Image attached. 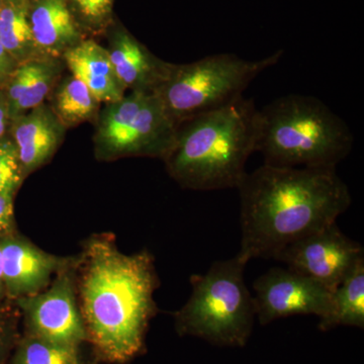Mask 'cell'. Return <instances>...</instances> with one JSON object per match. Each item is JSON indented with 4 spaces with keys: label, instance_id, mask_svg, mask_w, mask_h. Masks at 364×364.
I'll list each match as a JSON object with an SVG mask.
<instances>
[{
    "label": "cell",
    "instance_id": "6da1fadb",
    "mask_svg": "<svg viewBox=\"0 0 364 364\" xmlns=\"http://www.w3.org/2000/svg\"><path fill=\"white\" fill-rule=\"evenodd\" d=\"M237 189L241 226L237 256L246 263L275 259L294 242L336 223L352 203L336 168L263 164L246 172Z\"/></svg>",
    "mask_w": 364,
    "mask_h": 364
},
{
    "label": "cell",
    "instance_id": "7a4b0ae2",
    "mask_svg": "<svg viewBox=\"0 0 364 364\" xmlns=\"http://www.w3.org/2000/svg\"><path fill=\"white\" fill-rule=\"evenodd\" d=\"M82 259L79 306L88 340L105 360L126 363L142 350L156 312L152 256L122 253L114 242L98 237L88 242Z\"/></svg>",
    "mask_w": 364,
    "mask_h": 364
},
{
    "label": "cell",
    "instance_id": "3957f363",
    "mask_svg": "<svg viewBox=\"0 0 364 364\" xmlns=\"http://www.w3.org/2000/svg\"><path fill=\"white\" fill-rule=\"evenodd\" d=\"M252 100L232 104L177 124L173 143L165 156L171 176L195 191L237 188L255 153Z\"/></svg>",
    "mask_w": 364,
    "mask_h": 364
},
{
    "label": "cell",
    "instance_id": "277c9868",
    "mask_svg": "<svg viewBox=\"0 0 364 364\" xmlns=\"http://www.w3.org/2000/svg\"><path fill=\"white\" fill-rule=\"evenodd\" d=\"M353 145L348 124L317 97L284 95L256 112L255 152L264 164L336 168Z\"/></svg>",
    "mask_w": 364,
    "mask_h": 364
},
{
    "label": "cell",
    "instance_id": "5b68a950",
    "mask_svg": "<svg viewBox=\"0 0 364 364\" xmlns=\"http://www.w3.org/2000/svg\"><path fill=\"white\" fill-rule=\"evenodd\" d=\"M246 264L236 255L215 261L205 274L193 275V293L176 313L177 331L213 344L245 345L256 317L253 296L244 280Z\"/></svg>",
    "mask_w": 364,
    "mask_h": 364
},
{
    "label": "cell",
    "instance_id": "8992f818",
    "mask_svg": "<svg viewBox=\"0 0 364 364\" xmlns=\"http://www.w3.org/2000/svg\"><path fill=\"white\" fill-rule=\"evenodd\" d=\"M282 52L250 61L234 54H218L171 66L168 77L155 90L174 123L215 111L244 97L249 85L279 63Z\"/></svg>",
    "mask_w": 364,
    "mask_h": 364
},
{
    "label": "cell",
    "instance_id": "52a82bcc",
    "mask_svg": "<svg viewBox=\"0 0 364 364\" xmlns=\"http://www.w3.org/2000/svg\"><path fill=\"white\" fill-rule=\"evenodd\" d=\"M16 303L25 320L26 334L77 349L88 340L70 267L59 272L44 291Z\"/></svg>",
    "mask_w": 364,
    "mask_h": 364
},
{
    "label": "cell",
    "instance_id": "ba28073f",
    "mask_svg": "<svg viewBox=\"0 0 364 364\" xmlns=\"http://www.w3.org/2000/svg\"><path fill=\"white\" fill-rule=\"evenodd\" d=\"M363 247L342 233L336 223L284 248L274 260L310 277L331 293L361 258Z\"/></svg>",
    "mask_w": 364,
    "mask_h": 364
},
{
    "label": "cell",
    "instance_id": "9c48e42d",
    "mask_svg": "<svg viewBox=\"0 0 364 364\" xmlns=\"http://www.w3.org/2000/svg\"><path fill=\"white\" fill-rule=\"evenodd\" d=\"M256 317L261 325L296 315H329L332 293L310 277L287 268H272L253 284Z\"/></svg>",
    "mask_w": 364,
    "mask_h": 364
},
{
    "label": "cell",
    "instance_id": "30bf717a",
    "mask_svg": "<svg viewBox=\"0 0 364 364\" xmlns=\"http://www.w3.org/2000/svg\"><path fill=\"white\" fill-rule=\"evenodd\" d=\"M6 296H33L50 286L54 275L70 267V260L47 253L16 234L0 238Z\"/></svg>",
    "mask_w": 364,
    "mask_h": 364
},
{
    "label": "cell",
    "instance_id": "8fae6325",
    "mask_svg": "<svg viewBox=\"0 0 364 364\" xmlns=\"http://www.w3.org/2000/svg\"><path fill=\"white\" fill-rule=\"evenodd\" d=\"M109 56L119 85L134 90L155 92L168 77L172 66L160 63L126 33L119 36Z\"/></svg>",
    "mask_w": 364,
    "mask_h": 364
},
{
    "label": "cell",
    "instance_id": "7c38bea8",
    "mask_svg": "<svg viewBox=\"0 0 364 364\" xmlns=\"http://www.w3.org/2000/svg\"><path fill=\"white\" fill-rule=\"evenodd\" d=\"M61 131L58 119L43 105L18 119L14 135L23 172L37 169L52 156Z\"/></svg>",
    "mask_w": 364,
    "mask_h": 364
},
{
    "label": "cell",
    "instance_id": "4fadbf2b",
    "mask_svg": "<svg viewBox=\"0 0 364 364\" xmlns=\"http://www.w3.org/2000/svg\"><path fill=\"white\" fill-rule=\"evenodd\" d=\"M65 59L74 77L82 81L97 102H117L123 87L114 75L109 52L93 41L75 45L65 52Z\"/></svg>",
    "mask_w": 364,
    "mask_h": 364
},
{
    "label": "cell",
    "instance_id": "5bb4252c",
    "mask_svg": "<svg viewBox=\"0 0 364 364\" xmlns=\"http://www.w3.org/2000/svg\"><path fill=\"white\" fill-rule=\"evenodd\" d=\"M35 46L50 54L70 49L79 33L66 0H38L30 16Z\"/></svg>",
    "mask_w": 364,
    "mask_h": 364
},
{
    "label": "cell",
    "instance_id": "9a60e30c",
    "mask_svg": "<svg viewBox=\"0 0 364 364\" xmlns=\"http://www.w3.org/2000/svg\"><path fill=\"white\" fill-rule=\"evenodd\" d=\"M338 326L364 327V257L333 291L331 311L318 323L322 331Z\"/></svg>",
    "mask_w": 364,
    "mask_h": 364
},
{
    "label": "cell",
    "instance_id": "2e32d148",
    "mask_svg": "<svg viewBox=\"0 0 364 364\" xmlns=\"http://www.w3.org/2000/svg\"><path fill=\"white\" fill-rule=\"evenodd\" d=\"M149 93L148 91L134 90L129 97L112 102L105 111L98 131V139L107 153L116 154L117 146Z\"/></svg>",
    "mask_w": 364,
    "mask_h": 364
},
{
    "label": "cell",
    "instance_id": "e0dca14e",
    "mask_svg": "<svg viewBox=\"0 0 364 364\" xmlns=\"http://www.w3.org/2000/svg\"><path fill=\"white\" fill-rule=\"evenodd\" d=\"M11 364H80L78 349L26 334L16 342Z\"/></svg>",
    "mask_w": 364,
    "mask_h": 364
},
{
    "label": "cell",
    "instance_id": "ac0fdd59",
    "mask_svg": "<svg viewBox=\"0 0 364 364\" xmlns=\"http://www.w3.org/2000/svg\"><path fill=\"white\" fill-rule=\"evenodd\" d=\"M97 100L82 81L72 77L57 95L56 107L60 117L67 124L90 119L97 109Z\"/></svg>",
    "mask_w": 364,
    "mask_h": 364
},
{
    "label": "cell",
    "instance_id": "d6986e66",
    "mask_svg": "<svg viewBox=\"0 0 364 364\" xmlns=\"http://www.w3.org/2000/svg\"><path fill=\"white\" fill-rule=\"evenodd\" d=\"M0 42L9 54L21 56L31 46H35L30 20L18 6L0 9Z\"/></svg>",
    "mask_w": 364,
    "mask_h": 364
},
{
    "label": "cell",
    "instance_id": "ffe728a7",
    "mask_svg": "<svg viewBox=\"0 0 364 364\" xmlns=\"http://www.w3.org/2000/svg\"><path fill=\"white\" fill-rule=\"evenodd\" d=\"M55 78V70L51 64L43 62H33L32 73L25 92L13 105L11 112L30 111L42 104L49 93Z\"/></svg>",
    "mask_w": 364,
    "mask_h": 364
},
{
    "label": "cell",
    "instance_id": "44dd1931",
    "mask_svg": "<svg viewBox=\"0 0 364 364\" xmlns=\"http://www.w3.org/2000/svg\"><path fill=\"white\" fill-rule=\"evenodd\" d=\"M23 169L16 144L0 142V193L13 195L20 186Z\"/></svg>",
    "mask_w": 364,
    "mask_h": 364
},
{
    "label": "cell",
    "instance_id": "7402d4cb",
    "mask_svg": "<svg viewBox=\"0 0 364 364\" xmlns=\"http://www.w3.org/2000/svg\"><path fill=\"white\" fill-rule=\"evenodd\" d=\"M76 11L90 25L98 26L111 14L114 0H70Z\"/></svg>",
    "mask_w": 364,
    "mask_h": 364
},
{
    "label": "cell",
    "instance_id": "603a6c76",
    "mask_svg": "<svg viewBox=\"0 0 364 364\" xmlns=\"http://www.w3.org/2000/svg\"><path fill=\"white\" fill-rule=\"evenodd\" d=\"M32 69L33 62H31V63H26L20 67L18 70L14 72L9 87V100L11 105H13L25 92L28 80H30Z\"/></svg>",
    "mask_w": 364,
    "mask_h": 364
},
{
    "label": "cell",
    "instance_id": "cb8c5ba5",
    "mask_svg": "<svg viewBox=\"0 0 364 364\" xmlns=\"http://www.w3.org/2000/svg\"><path fill=\"white\" fill-rule=\"evenodd\" d=\"M16 329L11 318L0 314V364H6L9 351L16 343Z\"/></svg>",
    "mask_w": 364,
    "mask_h": 364
},
{
    "label": "cell",
    "instance_id": "d4e9b609",
    "mask_svg": "<svg viewBox=\"0 0 364 364\" xmlns=\"http://www.w3.org/2000/svg\"><path fill=\"white\" fill-rule=\"evenodd\" d=\"M14 233L13 195L0 193V238Z\"/></svg>",
    "mask_w": 364,
    "mask_h": 364
},
{
    "label": "cell",
    "instance_id": "484cf974",
    "mask_svg": "<svg viewBox=\"0 0 364 364\" xmlns=\"http://www.w3.org/2000/svg\"><path fill=\"white\" fill-rule=\"evenodd\" d=\"M9 64H11V61H9V53L6 51L1 42H0V74H4V72H6Z\"/></svg>",
    "mask_w": 364,
    "mask_h": 364
},
{
    "label": "cell",
    "instance_id": "4316f807",
    "mask_svg": "<svg viewBox=\"0 0 364 364\" xmlns=\"http://www.w3.org/2000/svg\"><path fill=\"white\" fill-rule=\"evenodd\" d=\"M6 109L4 105L0 104V136L4 133L6 130Z\"/></svg>",
    "mask_w": 364,
    "mask_h": 364
},
{
    "label": "cell",
    "instance_id": "83f0119b",
    "mask_svg": "<svg viewBox=\"0 0 364 364\" xmlns=\"http://www.w3.org/2000/svg\"><path fill=\"white\" fill-rule=\"evenodd\" d=\"M6 296V289H4V274H2V255L0 251V303Z\"/></svg>",
    "mask_w": 364,
    "mask_h": 364
}]
</instances>
